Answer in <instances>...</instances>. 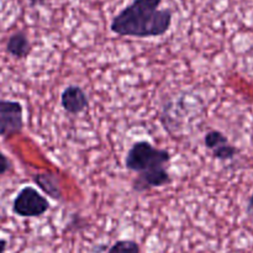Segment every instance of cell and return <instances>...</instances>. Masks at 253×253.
Instances as JSON below:
<instances>
[{"mask_svg":"<svg viewBox=\"0 0 253 253\" xmlns=\"http://www.w3.org/2000/svg\"><path fill=\"white\" fill-rule=\"evenodd\" d=\"M162 0H132L114 16L110 31L116 36L160 37L172 26L170 9H160Z\"/></svg>","mask_w":253,"mask_h":253,"instance_id":"1","label":"cell"},{"mask_svg":"<svg viewBox=\"0 0 253 253\" xmlns=\"http://www.w3.org/2000/svg\"><path fill=\"white\" fill-rule=\"evenodd\" d=\"M170 153L163 148H157L148 141L142 140L132 143L125 157V167L137 174H148L166 169L170 163Z\"/></svg>","mask_w":253,"mask_h":253,"instance_id":"2","label":"cell"},{"mask_svg":"<svg viewBox=\"0 0 253 253\" xmlns=\"http://www.w3.org/2000/svg\"><path fill=\"white\" fill-rule=\"evenodd\" d=\"M51 208L48 199L31 185L21 188L12 202V212L20 217H40Z\"/></svg>","mask_w":253,"mask_h":253,"instance_id":"3","label":"cell"},{"mask_svg":"<svg viewBox=\"0 0 253 253\" xmlns=\"http://www.w3.org/2000/svg\"><path fill=\"white\" fill-rule=\"evenodd\" d=\"M24 106L16 100H0V137L10 138L22 132Z\"/></svg>","mask_w":253,"mask_h":253,"instance_id":"4","label":"cell"},{"mask_svg":"<svg viewBox=\"0 0 253 253\" xmlns=\"http://www.w3.org/2000/svg\"><path fill=\"white\" fill-rule=\"evenodd\" d=\"M61 105L69 115H79L89 106L85 90L79 85H68L61 94Z\"/></svg>","mask_w":253,"mask_h":253,"instance_id":"5","label":"cell"},{"mask_svg":"<svg viewBox=\"0 0 253 253\" xmlns=\"http://www.w3.org/2000/svg\"><path fill=\"white\" fill-rule=\"evenodd\" d=\"M172 183V177L167 169H161L148 174H137L132 180V190L135 193L150 192L153 188H162Z\"/></svg>","mask_w":253,"mask_h":253,"instance_id":"6","label":"cell"},{"mask_svg":"<svg viewBox=\"0 0 253 253\" xmlns=\"http://www.w3.org/2000/svg\"><path fill=\"white\" fill-rule=\"evenodd\" d=\"M32 180L51 199L57 200V202L63 199V190H62L61 180H59V177L56 173H37V174L32 177Z\"/></svg>","mask_w":253,"mask_h":253,"instance_id":"7","label":"cell"},{"mask_svg":"<svg viewBox=\"0 0 253 253\" xmlns=\"http://www.w3.org/2000/svg\"><path fill=\"white\" fill-rule=\"evenodd\" d=\"M7 54L16 59H25L31 52V42L25 32L17 31L9 36L5 46Z\"/></svg>","mask_w":253,"mask_h":253,"instance_id":"8","label":"cell"},{"mask_svg":"<svg viewBox=\"0 0 253 253\" xmlns=\"http://www.w3.org/2000/svg\"><path fill=\"white\" fill-rule=\"evenodd\" d=\"M227 142H229L227 136L219 130H210L204 136V145L210 151L216 150L220 146L225 145Z\"/></svg>","mask_w":253,"mask_h":253,"instance_id":"9","label":"cell"},{"mask_svg":"<svg viewBox=\"0 0 253 253\" xmlns=\"http://www.w3.org/2000/svg\"><path fill=\"white\" fill-rule=\"evenodd\" d=\"M108 253H141V247L133 240H119L109 249Z\"/></svg>","mask_w":253,"mask_h":253,"instance_id":"10","label":"cell"},{"mask_svg":"<svg viewBox=\"0 0 253 253\" xmlns=\"http://www.w3.org/2000/svg\"><path fill=\"white\" fill-rule=\"evenodd\" d=\"M211 153H212V157L216 158L217 161L226 162V161L234 160V158L237 156V153H239V150H237L234 145L227 142L225 143V145L220 146V147L216 148V150L211 151Z\"/></svg>","mask_w":253,"mask_h":253,"instance_id":"11","label":"cell"},{"mask_svg":"<svg viewBox=\"0 0 253 253\" xmlns=\"http://www.w3.org/2000/svg\"><path fill=\"white\" fill-rule=\"evenodd\" d=\"M12 168L11 161L7 158V156L5 153H2L0 151V175H4L5 173L9 172Z\"/></svg>","mask_w":253,"mask_h":253,"instance_id":"12","label":"cell"},{"mask_svg":"<svg viewBox=\"0 0 253 253\" xmlns=\"http://www.w3.org/2000/svg\"><path fill=\"white\" fill-rule=\"evenodd\" d=\"M247 212H249V214H252L253 212V192L251 197H250L249 203H247Z\"/></svg>","mask_w":253,"mask_h":253,"instance_id":"13","label":"cell"},{"mask_svg":"<svg viewBox=\"0 0 253 253\" xmlns=\"http://www.w3.org/2000/svg\"><path fill=\"white\" fill-rule=\"evenodd\" d=\"M7 247V241L5 239H0V253H4Z\"/></svg>","mask_w":253,"mask_h":253,"instance_id":"14","label":"cell"},{"mask_svg":"<svg viewBox=\"0 0 253 253\" xmlns=\"http://www.w3.org/2000/svg\"><path fill=\"white\" fill-rule=\"evenodd\" d=\"M31 6H37V5H43L46 0H29Z\"/></svg>","mask_w":253,"mask_h":253,"instance_id":"15","label":"cell"}]
</instances>
